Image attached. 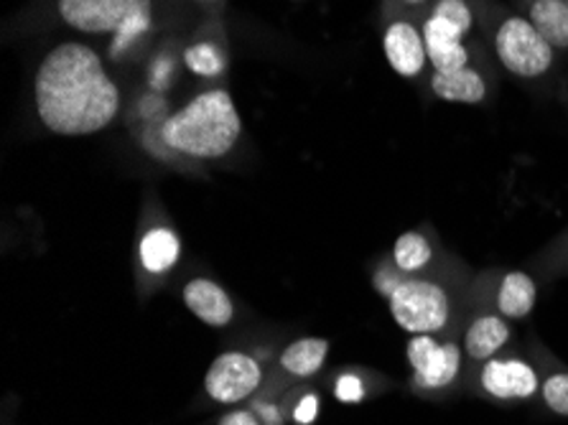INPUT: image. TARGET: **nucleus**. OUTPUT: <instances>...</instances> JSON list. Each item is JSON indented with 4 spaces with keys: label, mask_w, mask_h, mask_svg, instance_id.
<instances>
[{
    "label": "nucleus",
    "mask_w": 568,
    "mask_h": 425,
    "mask_svg": "<svg viewBox=\"0 0 568 425\" xmlns=\"http://www.w3.org/2000/svg\"><path fill=\"white\" fill-rule=\"evenodd\" d=\"M37 112L51 133L92 135L113 123L120 90L88 43L64 41L49 51L33 77Z\"/></svg>",
    "instance_id": "nucleus-1"
},
{
    "label": "nucleus",
    "mask_w": 568,
    "mask_h": 425,
    "mask_svg": "<svg viewBox=\"0 0 568 425\" xmlns=\"http://www.w3.org/2000/svg\"><path fill=\"white\" fill-rule=\"evenodd\" d=\"M240 133L243 120L225 90L202 92L161 125V138L171 151L206 161L235 149Z\"/></svg>",
    "instance_id": "nucleus-2"
},
{
    "label": "nucleus",
    "mask_w": 568,
    "mask_h": 425,
    "mask_svg": "<svg viewBox=\"0 0 568 425\" xmlns=\"http://www.w3.org/2000/svg\"><path fill=\"white\" fill-rule=\"evenodd\" d=\"M57 11L74 31L113 33V57L131 49L153 23L151 0H59Z\"/></svg>",
    "instance_id": "nucleus-3"
},
{
    "label": "nucleus",
    "mask_w": 568,
    "mask_h": 425,
    "mask_svg": "<svg viewBox=\"0 0 568 425\" xmlns=\"http://www.w3.org/2000/svg\"><path fill=\"white\" fill-rule=\"evenodd\" d=\"M554 47L523 16H510L495 31V54L507 72L523 80L544 77L554 67Z\"/></svg>",
    "instance_id": "nucleus-4"
},
{
    "label": "nucleus",
    "mask_w": 568,
    "mask_h": 425,
    "mask_svg": "<svg viewBox=\"0 0 568 425\" xmlns=\"http://www.w3.org/2000/svg\"><path fill=\"white\" fill-rule=\"evenodd\" d=\"M390 314L403 332L434 334L449 321V296L432 281H403L390 293Z\"/></svg>",
    "instance_id": "nucleus-5"
},
{
    "label": "nucleus",
    "mask_w": 568,
    "mask_h": 425,
    "mask_svg": "<svg viewBox=\"0 0 568 425\" xmlns=\"http://www.w3.org/2000/svg\"><path fill=\"white\" fill-rule=\"evenodd\" d=\"M263 383V370L251 354L225 352L212 362L204 377L206 395L214 403L235 405L251 397Z\"/></svg>",
    "instance_id": "nucleus-6"
},
{
    "label": "nucleus",
    "mask_w": 568,
    "mask_h": 425,
    "mask_svg": "<svg viewBox=\"0 0 568 425\" xmlns=\"http://www.w3.org/2000/svg\"><path fill=\"white\" fill-rule=\"evenodd\" d=\"M408 362L416 372L418 387L442 389L459 375L462 352L456 344H438L434 336L416 334L408 342Z\"/></svg>",
    "instance_id": "nucleus-7"
},
{
    "label": "nucleus",
    "mask_w": 568,
    "mask_h": 425,
    "mask_svg": "<svg viewBox=\"0 0 568 425\" xmlns=\"http://www.w3.org/2000/svg\"><path fill=\"white\" fill-rule=\"evenodd\" d=\"M383 49L390 67L400 77H418L428 64L424 31L408 21H395L387 26L383 37Z\"/></svg>",
    "instance_id": "nucleus-8"
},
{
    "label": "nucleus",
    "mask_w": 568,
    "mask_h": 425,
    "mask_svg": "<svg viewBox=\"0 0 568 425\" xmlns=\"http://www.w3.org/2000/svg\"><path fill=\"white\" fill-rule=\"evenodd\" d=\"M424 41L434 72H454V69L469 67V49L464 47V33L454 29L449 21L428 16L424 23Z\"/></svg>",
    "instance_id": "nucleus-9"
},
{
    "label": "nucleus",
    "mask_w": 568,
    "mask_h": 425,
    "mask_svg": "<svg viewBox=\"0 0 568 425\" xmlns=\"http://www.w3.org/2000/svg\"><path fill=\"white\" fill-rule=\"evenodd\" d=\"M481 387L500 401L530 397L538 389V377L530 364L520 360H487L481 370Z\"/></svg>",
    "instance_id": "nucleus-10"
},
{
    "label": "nucleus",
    "mask_w": 568,
    "mask_h": 425,
    "mask_svg": "<svg viewBox=\"0 0 568 425\" xmlns=\"http://www.w3.org/2000/svg\"><path fill=\"white\" fill-rule=\"evenodd\" d=\"M184 303L192 314L210 326H227L235 318V306L227 291L210 277H194L184 285Z\"/></svg>",
    "instance_id": "nucleus-11"
},
{
    "label": "nucleus",
    "mask_w": 568,
    "mask_h": 425,
    "mask_svg": "<svg viewBox=\"0 0 568 425\" xmlns=\"http://www.w3.org/2000/svg\"><path fill=\"white\" fill-rule=\"evenodd\" d=\"M432 90L438 100L464 102V105H477L487 98V84L471 67L454 69V72H434Z\"/></svg>",
    "instance_id": "nucleus-12"
},
{
    "label": "nucleus",
    "mask_w": 568,
    "mask_h": 425,
    "mask_svg": "<svg viewBox=\"0 0 568 425\" xmlns=\"http://www.w3.org/2000/svg\"><path fill=\"white\" fill-rule=\"evenodd\" d=\"M179 255H182V240L174 230L156 227L145 232L141 240V265L153 275L171 271L179 263Z\"/></svg>",
    "instance_id": "nucleus-13"
},
{
    "label": "nucleus",
    "mask_w": 568,
    "mask_h": 425,
    "mask_svg": "<svg viewBox=\"0 0 568 425\" xmlns=\"http://www.w3.org/2000/svg\"><path fill=\"white\" fill-rule=\"evenodd\" d=\"M536 283L528 273L513 271L503 277L500 291H497V308L505 318H525L536 306Z\"/></svg>",
    "instance_id": "nucleus-14"
},
{
    "label": "nucleus",
    "mask_w": 568,
    "mask_h": 425,
    "mask_svg": "<svg viewBox=\"0 0 568 425\" xmlns=\"http://www.w3.org/2000/svg\"><path fill=\"white\" fill-rule=\"evenodd\" d=\"M528 19L540 31V37L550 43V47L568 49V3L566 0H532Z\"/></svg>",
    "instance_id": "nucleus-15"
},
{
    "label": "nucleus",
    "mask_w": 568,
    "mask_h": 425,
    "mask_svg": "<svg viewBox=\"0 0 568 425\" xmlns=\"http://www.w3.org/2000/svg\"><path fill=\"white\" fill-rule=\"evenodd\" d=\"M510 340V326L500 316H479L467 332V354L471 360H489Z\"/></svg>",
    "instance_id": "nucleus-16"
},
{
    "label": "nucleus",
    "mask_w": 568,
    "mask_h": 425,
    "mask_svg": "<svg viewBox=\"0 0 568 425\" xmlns=\"http://www.w3.org/2000/svg\"><path fill=\"white\" fill-rule=\"evenodd\" d=\"M326 354H329V342L308 336V340H298L286 346V352L281 354V367L294 377H312L322 370Z\"/></svg>",
    "instance_id": "nucleus-17"
},
{
    "label": "nucleus",
    "mask_w": 568,
    "mask_h": 425,
    "mask_svg": "<svg viewBox=\"0 0 568 425\" xmlns=\"http://www.w3.org/2000/svg\"><path fill=\"white\" fill-rule=\"evenodd\" d=\"M395 267L403 273H416L432 263V245L420 232H403L393 247Z\"/></svg>",
    "instance_id": "nucleus-18"
},
{
    "label": "nucleus",
    "mask_w": 568,
    "mask_h": 425,
    "mask_svg": "<svg viewBox=\"0 0 568 425\" xmlns=\"http://www.w3.org/2000/svg\"><path fill=\"white\" fill-rule=\"evenodd\" d=\"M184 64L200 77H217L225 69V59H222L220 49L214 43L202 41L184 51Z\"/></svg>",
    "instance_id": "nucleus-19"
},
{
    "label": "nucleus",
    "mask_w": 568,
    "mask_h": 425,
    "mask_svg": "<svg viewBox=\"0 0 568 425\" xmlns=\"http://www.w3.org/2000/svg\"><path fill=\"white\" fill-rule=\"evenodd\" d=\"M432 16L449 21L454 29H459L464 33V37H467L471 26H475V16H471L467 0H436Z\"/></svg>",
    "instance_id": "nucleus-20"
},
{
    "label": "nucleus",
    "mask_w": 568,
    "mask_h": 425,
    "mask_svg": "<svg viewBox=\"0 0 568 425\" xmlns=\"http://www.w3.org/2000/svg\"><path fill=\"white\" fill-rule=\"evenodd\" d=\"M544 401L554 413L568 415V375H554L546 380Z\"/></svg>",
    "instance_id": "nucleus-21"
},
{
    "label": "nucleus",
    "mask_w": 568,
    "mask_h": 425,
    "mask_svg": "<svg viewBox=\"0 0 568 425\" xmlns=\"http://www.w3.org/2000/svg\"><path fill=\"white\" fill-rule=\"evenodd\" d=\"M334 395H337V401H342V403H363V397H365L363 380L355 375L339 377L337 385H334Z\"/></svg>",
    "instance_id": "nucleus-22"
},
{
    "label": "nucleus",
    "mask_w": 568,
    "mask_h": 425,
    "mask_svg": "<svg viewBox=\"0 0 568 425\" xmlns=\"http://www.w3.org/2000/svg\"><path fill=\"white\" fill-rule=\"evenodd\" d=\"M316 413H318L316 395H306V397H301V403L296 405L294 421H296L298 425H312V423L316 421Z\"/></svg>",
    "instance_id": "nucleus-23"
},
{
    "label": "nucleus",
    "mask_w": 568,
    "mask_h": 425,
    "mask_svg": "<svg viewBox=\"0 0 568 425\" xmlns=\"http://www.w3.org/2000/svg\"><path fill=\"white\" fill-rule=\"evenodd\" d=\"M220 425H261L253 413L247 411H237V413H227L225 418L220 421Z\"/></svg>",
    "instance_id": "nucleus-24"
},
{
    "label": "nucleus",
    "mask_w": 568,
    "mask_h": 425,
    "mask_svg": "<svg viewBox=\"0 0 568 425\" xmlns=\"http://www.w3.org/2000/svg\"><path fill=\"white\" fill-rule=\"evenodd\" d=\"M257 413L263 415L265 423H268V425H281V413L275 411V407H271V405H257Z\"/></svg>",
    "instance_id": "nucleus-25"
},
{
    "label": "nucleus",
    "mask_w": 568,
    "mask_h": 425,
    "mask_svg": "<svg viewBox=\"0 0 568 425\" xmlns=\"http://www.w3.org/2000/svg\"><path fill=\"white\" fill-rule=\"evenodd\" d=\"M403 3H410V6H420V3H426V0H403Z\"/></svg>",
    "instance_id": "nucleus-26"
}]
</instances>
